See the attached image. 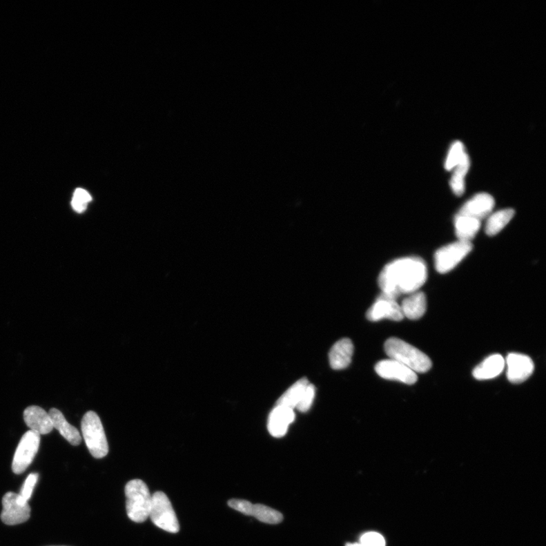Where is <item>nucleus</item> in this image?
I'll list each match as a JSON object with an SVG mask.
<instances>
[{
  "label": "nucleus",
  "mask_w": 546,
  "mask_h": 546,
  "mask_svg": "<svg viewBox=\"0 0 546 546\" xmlns=\"http://www.w3.org/2000/svg\"><path fill=\"white\" fill-rule=\"evenodd\" d=\"M427 275L426 263L421 258H400L382 269L378 284L382 295L396 300L402 295L418 291L426 282Z\"/></svg>",
  "instance_id": "obj_1"
},
{
  "label": "nucleus",
  "mask_w": 546,
  "mask_h": 546,
  "mask_svg": "<svg viewBox=\"0 0 546 546\" xmlns=\"http://www.w3.org/2000/svg\"><path fill=\"white\" fill-rule=\"evenodd\" d=\"M384 348L390 359L398 361L415 373H425L432 367L431 360L424 352L399 338H389Z\"/></svg>",
  "instance_id": "obj_2"
},
{
  "label": "nucleus",
  "mask_w": 546,
  "mask_h": 546,
  "mask_svg": "<svg viewBox=\"0 0 546 546\" xmlns=\"http://www.w3.org/2000/svg\"><path fill=\"white\" fill-rule=\"evenodd\" d=\"M126 510L130 520L143 523L149 518L152 496L146 483L141 480H133L125 489Z\"/></svg>",
  "instance_id": "obj_3"
},
{
  "label": "nucleus",
  "mask_w": 546,
  "mask_h": 546,
  "mask_svg": "<svg viewBox=\"0 0 546 546\" xmlns=\"http://www.w3.org/2000/svg\"><path fill=\"white\" fill-rule=\"evenodd\" d=\"M81 431L84 441L95 458H103L109 452L108 442L101 419L94 411H88L83 417Z\"/></svg>",
  "instance_id": "obj_4"
},
{
  "label": "nucleus",
  "mask_w": 546,
  "mask_h": 546,
  "mask_svg": "<svg viewBox=\"0 0 546 546\" xmlns=\"http://www.w3.org/2000/svg\"><path fill=\"white\" fill-rule=\"evenodd\" d=\"M153 524L157 527L172 534L179 532V523L171 502L163 491H157L152 496L149 514Z\"/></svg>",
  "instance_id": "obj_5"
},
{
  "label": "nucleus",
  "mask_w": 546,
  "mask_h": 546,
  "mask_svg": "<svg viewBox=\"0 0 546 546\" xmlns=\"http://www.w3.org/2000/svg\"><path fill=\"white\" fill-rule=\"evenodd\" d=\"M473 250L471 242L458 241L438 250L435 255L436 270L440 273L450 272Z\"/></svg>",
  "instance_id": "obj_6"
},
{
  "label": "nucleus",
  "mask_w": 546,
  "mask_h": 546,
  "mask_svg": "<svg viewBox=\"0 0 546 546\" xmlns=\"http://www.w3.org/2000/svg\"><path fill=\"white\" fill-rule=\"evenodd\" d=\"M41 435L28 431L22 436L12 461V471L15 474H21L32 463L39 449Z\"/></svg>",
  "instance_id": "obj_7"
},
{
  "label": "nucleus",
  "mask_w": 546,
  "mask_h": 546,
  "mask_svg": "<svg viewBox=\"0 0 546 546\" xmlns=\"http://www.w3.org/2000/svg\"><path fill=\"white\" fill-rule=\"evenodd\" d=\"M1 519L6 525H17L26 522L30 516V507L19 494L8 492L3 498Z\"/></svg>",
  "instance_id": "obj_8"
},
{
  "label": "nucleus",
  "mask_w": 546,
  "mask_h": 546,
  "mask_svg": "<svg viewBox=\"0 0 546 546\" xmlns=\"http://www.w3.org/2000/svg\"><path fill=\"white\" fill-rule=\"evenodd\" d=\"M375 370L376 373L384 380H396L407 384H413L418 381L416 373L394 360L380 361L376 365Z\"/></svg>",
  "instance_id": "obj_9"
},
{
  "label": "nucleus",
  "mask_w": 546,
  "mask_h": 546,
  "mask_svg": "<svg viewBox=\"0 0 546 546\" xmlns=\"http://www.w3.org/2000/svg\"><path fill=\"white\" fill-rule=\"evenodd\" d=\"M367 318L371 322L384 319L401 321L404 316L396 300L381 295L367 312Z\"/></svg>",
  "instance_id": "obj_10"
},
{
  "label": "nucleus",
  "mask_w": 546,
  "mask_h": 546,
  "mask_svg": "<svg viewBox=\"0 0 546 546\" xmlns=\"http://www.w3.org/2000/svg\"><path fill=\"white\" fill-rule=\"evenodd\" d=\"M507 378L518 384L526 381L534 371V361L521 353H511L506 358Z\"/></svg>",
  "instance_id": "obj_11"
},
{
  "label": "nucleus",
  "mask_w": 546,
  "mask_h": 546,
  "mask_svg": "<svg viewBox=\"0 0 546 546\" xmlns=\"http://www.w3.org/2000/svg\"><path fill=\"white\" fill-rule=\"evenodd\" d=\"M495 206V199L487 193H480L469 199L461 207L458 215L481 221L489 216Z\"/></svg>",
  "instance_id": "obj_12"
},
{
  "label": "nucleus",
  "mask_w": 546,
  "mask_h": 546,
  "mask_svg": "<svg viewBox=\"0 0 546 546\" xmlns=\"http://www.w3.org/2000/svg\"><path fill=\"white\" fill-rule=\"evenodd\" d=\"M295 419V414L293 409L276 405L269 417V432L274 437H282L286 434L289 427Z\"/></svg>",
  "instance_id": "obj_13"
},
{
  "label": "nucleus",
  "mask_w": 546,
  "mask_h": 546,
  "mask_svg": "<svg viewBox=\"0 0 546 546\" xmlns=\"http://www.w3.org/2000/svg\"><path fill=\"white\" fill-rule=\"evenodd\" d=\"M27 426L39 435H47L52 431V422L49 413L38 406H30L24 411Z\"/></svg>",
  "instance_id": "obj_14"
},
{
  "label": "nucleus",
  "mask_w": 546,
  "mask_h": 546,
  "mask_svg": "<svg viewBox=\"0 0 546 546\" xmlns=\"http://www.w3.org/2000/svg\"><path fill=\"white\" fill-rule=\"evenodd\" d=\"M353 353V345L349 338L337 342L329 351V363L333 370H343L351 362Z\"/></svg>",
  "instance_id": "obj_15"
},
{
  "label": "nucleus",
  "mask_w": 546,
  "mask_h": 546,
  "mask_svg": "<svg viewBox=\"0 0 546 546\" xmlns=\"http://www.w3.org/2000/svg\"><path fill=\"white\" fill-rule=\"evenodd\" d=\"M505 366V360L502 355H494L482 361L473 371L474 378L478 380H488L497 378L501 374Z\"/></svg>",
  "instance_id": "obj_16"
},
{
  "label": "nucleus",
  "mask_w": 546,
  "mask_h": 546,
  "mask_svg": "<svg viewBox=\"0 0 546 546\" xmlns=\"http://www.w3.org/2000/svg\"><path fill=\"white\" fill-rule=\"evenodd\" d=\"M427 305V298L424 292L416 291L406 298L400 306L404 318L417 320L425 314Z\"/></svg>",
  "instance_id": "obj_17"
},
{
  "label": "nucleus",
  "mask_w": 546,
  "mask_h": 546,
  "mask_svg": "<svg viewBox=\"0 0 546 546\" xmlns=\"http://www.w3.org/2000/svg\"><path fill=\"white\" fill-rule=\"evenodd\" d=\"M49 414L52 422L53 428L57 429L69 443L75 446L81 444V436L79 430L68 424L63 413L58 409H52Z\"/></svg>",
  "instance_id": "obj_18"
},
{
  "label": "nucleus",
  "mask_w": 546,
  "mask_h": 546,
  "mask_svg": "<svg viewBox=\"0 0 546 546\" xmlns=\"http://www.w3.org/2000/svg\"><path fill=\"white\" fill-rule=\"evenodd\" d=\"M481 221L458 215L455 218L456 234L458 241L471 242L479 232Z\"/></svg>",
  "instance_id": "obj_19"
},
{
  "label": "nucleus",
  "mask_w": 546,
  "mask_h": 546,
  "mask_svg": "<svg viewBox=\"0 0 546 546\" xmlns=\"http://www.w3.org/2000/svg\"><path fill=\"white\" fill-rule=\"evenodd\" d=\"M309 383V381L306 378L297 381L280 398L276 405L289 407L294 410L301 401L304 392Z\"/></svg>",
  "instance_id": "obj_20"
},
{
  "label": "nucleus",
  "mask_w": 546,
  "mask_h": 546,
  "mask_svg": "<svg viewBox=\"0 0 546 546\" xmlns=\"http://www.w3.org/2000/svg\"><path fill=\"white\" fill-rule=\"evenodd\" d=\"M470 159L466 152L456 166L450 180V186L456 195L461 196L465 191V176L470 168Z\"/></svg>",
  "instance_id": "obj_21"
},
{
  "label": "nucleus",
  "mask_w": 546,
  "mask_h": 546,
  "mask_svg": "<svg viewBox=\"0 0 546 546\" xmlns=\"http://www.w3.org/2000/svg\"><path fill=\"white\" fill-rule=\"evenodd\" d=\"M513 209H505L490 215L485 228L487 235L494 236L509 224L514 216Z\"/></svg>",
  "instance_id": "obj_22"
},
{
  "label": "nucleus",
  "mask_w": 546,
  "mask_h": 546,
  "mask_svg": "<svg viewBox=\"0 0 546 546\" xmlns=\"http://www.w3.org/2000/svg\"><path fill=\"white\" fill-rule=\"evenodd\" d=\"M251 516L268 525H278L283 520V515L280 511L261 504L253 505Z\"/></svg>",
  "instance_id": "obj_23"
},
{
  "label": "nucleus",
  "mask_w": 546,
  "mask_h": 546,
  "mask_svg": "<svg viewBox=\"0 0 546 546\" xmlns=\"http://www.w3.org/2000/svg\"><path fill=\"white\" fill-rule=\"evenodd\" d=\"M465 153V148L462 143L460 142L454 143L449 153L447 159H446L445 161V166L446 170L450 171L455 168Z\"/></svg>",
  "instance_id": "obj_24"
},
{
  "label": "nucleus",
  "mask_w": 546,
  "mask_h": 546,
  "mask_svg": "<svg viewBox=\"0 0 546 546\" xmlns=\"http://www.w3.org/2000/svg\"><path fill=\"white\" fill-rule=\"evenodd\" d=\"M91 196L86 190L78 188L75 191L72 206L79 213L86 210L88 204L91 202Z\"/></svg>",
  "instance_id": "obj_25"
},
{
  "label": "nucleus",
  "mask_w": 546,
  "mask_h": 546,
  "mask_svg": "<svg viewBox=\"0 0 546 546\" xmlns=\"http://www.w3.org/2000/svg\"><path fill=\"white\" fill-rule=\"evenodd\" d=\"M315 395H316V389L309 383L304 392L301 401L296 407V409L303 413L309 411L313 403Z\"/></svg>",
  "instance_id": "obj_26"
},
{
  "label": "nucleus",
  "mask_w": 546,
  "mask_h": 546,
  "mask_svg": "<svg viewBox=\"0 0 546 546\" xmlns=\"http://www.w3.org/2000/svg\"><path fill=\"white\" fill-rule=\"evenodd\" d=\"M37 480V474L34 473L28 476L24 485L21 488L20 494H19L25 502L28 503L30 498L32 497Z\"/></svg>",
  "instance_id": "obj_27"
},
{
  "label": "nucleus",
  "mask_w": 546,
  "mask_h": 546,
  "mask_svg": "<svg viewBox=\"0 0 546 546\" xmlns=\"http://www.w3.org/2000/svg\"><path fill=\"white\" fill-rule=\"evenodd\" d=\"M360 544L364 546H386V541L380 534L370 532L361 536Z\"/></svg>",
  "instance_id": "obj_28"
},
{
  "label": "nucleus",
  "mask_w": 546,
  "mask_h": 546,
  "mask_svg": "<svg viewBox=\"0 0 546 546\" xmlns=\"http://www.w3.org/2000/svg\"><path fill=\"white\" fill-rule=\"evenodd\" d=\"M228 505L232 509L240 511L245 515H252L253 505L246 500L231 499Z\"/></svg>",
  "instance_id": "obj_29"
},
{
  "label": "nucleus",
  "mask_w": 546,
  "mask_h": 546,
  "mask_svg": "<svg viewBox=\"0 0 546 546\" xmlns=\"http://www.w3.org/2000/svg\"><path fill=\"white\" fill-rule=\"evenodd\" d=\"M346 546H364V545H361L360 543H348L347 545H346Z\"/></svg>",
  "instance_id": "obj_30"
},
{
  "label": "nucleus",
  "mask_w": 546,
  "mask_h": 546,
  "mask_svg": "<svg viewBox=\"0 0 546 546\" xmlns=\"http://www.w3.org/2000/svg\"><path fill=\"white\" fill-rule=\"evenodd\" d=\"M52 546H55V545H52ZM57 546H60V545H57Z\"/></svg>",
  "instance_id": "obj_31"
}]
</instances>
